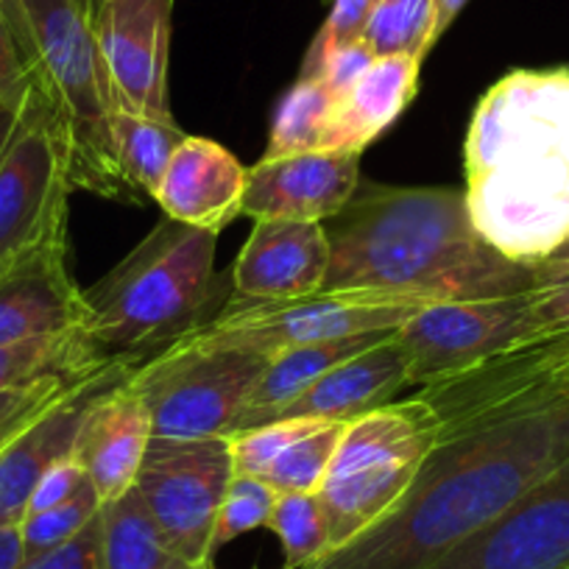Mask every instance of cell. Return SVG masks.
Listing matches in <instances>:
<instances>
[{
    "label": "cell",
    "mask_w": 569,
    "mask_h": 569,
    "mask_svg": "<svg viewBox=\"0 0 569 569\" xmlns=\"http://www.w3.org/2000/svg\"><path fill=\"white\" fill-rule=\"evenodd\" d=\"M129 369L134 366L109 363L92 371L90 377H81L3 447L0 452V528L23 522L31 491L40 483L46 469L73 452L76 433L92 399L112 382L123 380Z\"/></svg>",
    "instance_id": "obj_17"
},
{
    "label": "cell",
    "mask_w": 569,
    "mask_h": 569,
    "mask_svg": "<svg viewBox=\"0 0 569 569\" xmlns=\"http://www.w3.org/2000/svg\"><path fill=\"white\" fill-rule=\"evenodd\" d=\"M87 483H90V478H87L84 467H81V463L73 458V452H70V456H64L62 461H57L53 467L46 469L40 483L34 486V491H31L26 517H29V513H40V511H48V508L62 506V502H68L70 497L79 495Z\"/></svg>",
    "instance_id": "obj_37"
},
{
    "label": "cell",
    "mask_w": 569,
    "mask_h": 569,
    "mask_svg": "<svg viewBox=\"0 0 569 569\" xmlns=\"http://www.w3.org/2000/svg\"><path fill=\"white\" fill-rule=\"evenodd\" d=\"M26 561L23 539H20V525L0 528V569H20Z\"/></svg>",
    "instance_id": "obj_40"
},
{
    "label": "cell",
    "mask_w": 569,
    "mask_h": 569,
    "mask_svg": "<svg viewBox=\"0 0 569 569\" xmlns=\"http://www.w3.org/2000/svg\"><path fill=\"white\" fill-rule=\"evenodd\" d=\"M109 366L96 352L84 330L29 338L0 347V391L42 380H76Z\"/></svg>",
    "instance_id": "obj_26"
},
{
    "label": "cell",
    "mask_w": 569,
    "mask_h": 569,
    "mask_svg": "<svg viewBox=\"0 0 569 569\" xmlns=\"http://www.w3.org/2000/svg\"><path fill=\"white\" fill-rule=\"evenodd\" d=\"M103 569H216L179 556L131 486L123 497L101 506Z\"/></svg>",
    "instance_id": "obj_24"
},
{
    "label": "cell",
    "mask_w": 569,
    "mask_h": 569,
    "mask_svg": "<svg viewBox=\"0 0 569 569\" xmlns=\"http://www.w3.org/2000/svg\"><path fill=\"white\" fill-rule=\"evenodd\" d=\"M20 569H103L101 511L73 539L42 552V556L26 558Z\"/></svg>",
    "instance_id": "obj_35"
},
{
    "label": "cell",
    "mask_w": 569,
    "mask_h": 569,
    "mask_svg": "<svg viewBox=\"0 0 569 569\" xmlns=\"http://www.w3.org/2000/svg\"><path fill=\"white\" fill-rule=\"evenodd\" d=\"M430 569H569V461Z\"/></svg>",
    "instance_id": "obj_14"
},
{
    "label": "cell",
    "mask_w": 569,
    "mask_h": 569,
    "mask_svg": "<svg viewBox=\"0 0 569 569\" xmlns=\"http://www.w3.org/2000/svg\"><path fill=\"white\" fill-rule=\"evenodd\" d=\"M336 103L338 98L319 79H299L279 101L262 157L305 154V151L325 149V134Z\"/></svg>",
    "instance_id": "obj_27"
},
{
    "label": "cell",
    "mask_w": 569,
    "mask_h": 569,
    "mask_svg": "<svg viewBox=\"0 0 569 569\" xmlns=\"http://www.w3.org/2000/svg\"><path fill=\"white\" fill-rule=\"evenodd\" d=\"M184 137L188 134L179 129L173 114L149 118V114L114 109V160H118V171L123 177L131 201H140V196L154 199L168 171V162H171L173 151L182 146Z\"/></svg>",
    "instance_id": "obj_25"
},
{
    "label": "cell",
    "mask_w": 569,
    "mask_h": 569,
    "mask_svg": "<svg viewBox=\"0 0 569 569\" xmlns=\"http://www.w3.org/2000/svg\"><path fill=\"white\" fill-rule=\"evenodd\" d=\"M541 332L528 293L472 302H436L410 316L397 330L408 355L410 386H430L461 375L480 360Z\"/></svg>",
    "instance_id": "obj_12"
},
{
    "label": "cell",
    "mask_w": 569,
    "mask_h": 569,
    "mask_svg": "<svg viewBox=\"0 0 569 569\" xmlns=\"http://www.w3.org/2000/svg\"><path fill=\"white\" fill-rule=\"evenodd\" d=\"M393 332L397 330L366 332V336H349V338H336V341L308 343V347H293L273 355L266 375H262V380L257 382L254 393H251L246 408L238 413V419L232 421L227 436L243 433V430H251V427L268 425L279 410L288 408L297 397H302V393L308 391L321 375H327L332 366L343 363V360L352 358V355L366 352V349L386 341V338L393 336Z\"/></svg>",
    "instance_id": "obj_23"
},
{
    "label": "cell",
    "mask_w": 569,
    "mask_h": 569,
    "mask_svg": "<svg viewBox=\"0 0 569 569\" xmlns=\"http://www.w3.org/2000/svg\"><path fill=\"white\" fill-rule=\"evenodd\" d=\"M218 234L162 218L84 291V332L107 363L140 366L212 319Z\"/></svg>",
    "instance_id": "obj_4"
},
{
    "label": "cell",
    "mask_w": 569,
    "mask_h": 569,
    "mask_svg": "<svg viewBox=\"0 0 569 569\" xmlns=\"http://www.w3.org/2000/svg\"><path fill=\"white\" fill-rule=\"evenodd\" d=\"M126 377L92 399L73 445V458L84 467L101 502L118 500L134 486L154 439L149 408L131 391Z\"/></svg>",
    "instance_id": "obj_19"
},
{
    "label": "cell",
    "mask_w": 569,
    "mask_h": 569,
    "mask_svg": "<svg viewBox=\"0 0 569 569\" xmlns=\"http://www.w3.org/2000/svg\"><path fill=\"white\" fill-rule=\"evenodd\" d=\"M330 240L325 223L254 221L249 240L229 268L232 299L227 305H271L325 291Z\"/></svg>",
    "instance_id": "obj_15"
},
{
    "label": "cell",
    "mask_w": 569,
    "mask_h": 569,
    "mask_svg": "<svg viewBox=\"0 0 569 569\" xmlns=\"http://www.w3.org/2000/svg\"><path fill=\"white\" fill-rule=\"evenodd\" d=\"M569 391V332L536 336L480 360L461 375L419 388L441 419V439L463 427L522 410Z\"/></svg>",
    "instance_id": "obj_11"
},
{
    "label": "cell",
    "mask_w": 569,
    "mask_h": 569,
    "mask_svg": "<svg viewBox=\"0 0 569 569\" xmlns=\"http://www.w3.org/2000/svg\"><path fill=\"white\" fill-rule=\"evenodd\" d=\"M232 478L229 436L151 439L134 489L168 545L188 561L212 567V530Z\"/></svg>",
    "instance_id": "obj_10"
},
{
    "label": "cell",
    "mask_w": 569,
    "mask_h": 569,
    "mask_svg": "<svg viewBox=\"0 0 569 569\" xmlns=\"http://www.w3.org/2000/svg\"><path fill=\"white\" fill-rule=\"evenodd\" d=\"M347 425L349 421L305 419L302 427H299V433L273 458V463L266 469L262 480L277 495L319 491Z\"/></svg>",
    "instance_id": "obj_28"
},
{
    "label": "cell",
    "mask_w": 569,
    "mask_h": 569,
    "mask_svg": "<svg viewBox=\"0 0 569 569\" xmlns=\"http://www.w3.org/2000/svg\"><path fill=\"white\" fill-rule=\"evenodd\" d=\"M31 92H34V81H31L29 64L20 51L12 23L0 7V101L23 107Z\"/></svg>",
    "instance_id": "obj_36"
},
{
    "label": "cell",
    "mask_w": 569,
    "mask_h": 569,
    "mask_svg": "<svg viewBox=\"0 0 569 569\" xmlns=\"http://www.w3.org/2000/svg\"><path fill=\"white\" fill-rule=\"evenodd\" d=\"M268 528L282 545V569H305L330 550V528L316 491L279 495Z\"/></svg>",
    "instance_id": "obj_29"
},
{
    "label": "cell",
    "mask_w": 569,
    "mask_h": 569,
    "mask_svg": "<svg viewBox=\"0 0 569 569\" xmlns=\"http://www.w3.org/2000/svg\"><path fill=\"white\" fill-rule=\"evenodd\" d=\"M0 7H3V0H0Z\"/></svg>",
    "instance_id": "obj_44"
},
{
    "label": "cell",
    "mask_w": 569,
    "mask_h": 569,
    "mask_svg": "<svg viewBox=\"0 0 569 569\" xmlns=\"http://www.w3.org/2000/svg\"><path fill=\"white\" fill-rule=\"evenodd\" d=\"M70 190L59 123L34 90L0 157V271L48 240L68 234Z\"/></svg>",
    "instance_id": "obj_9"
},
{
    "label": "cell",
    "mask_w": 569,
    "mask_h": 569,
    "mask_svg": "<svg viewBox=\"0 0 569 569\" xmlns=\"http://www.w3.org/2000/svg\"><path fill=\"white\" fill-rule=\"evenodd\" d=\"M380 0H332L330 18L325 20L321 31L316 34L313 46L305 53V64L299 79H308L319 70V64L338 48H347L366 37L371 18H375Z\"/></svg>",
    "instance_id": "obj_34"
},
{
    "label": "cell",
    "mask_w": 569,
    "mask_h": 569,
    "mask_svg": "<svg viewBox=\"0 0 569 569\" xmlns=\"http://www.w3.org/2000/svg\"><path fill=\"white\" fill-rule=\"evenodd\" d=\"M87 302L68 266V234L0 271V347L84 330Z\"/></svg>",
    "instance_id": "obj_18"
},
{
    "label": "cell",
    "mask_w": 569,
    "mask_h": 569,
    "mask_svg": "<svg viewBox=\"0 0 569 569\" xmlns=\"http://www.w3.org/2000/svg\"><path fill=\"white\" fill-rule=\"evenodd\" d=\"M34 90L46 98L68 154L73 190L129 199L112 142L114 98L90 0H3Z\"/></svg>",
    "instance_id": "obj_5"
},
{
    "label": "cell",
    "mask_w": 569,
    "mask_h": 569,
    "mask_svg": "<svg viewBox=\"0 0 569 569\" xmlns=\"http://www.w3.org/2000/svg\"><path fill=\"white\" fill-rule=\"evenodd\" d=\"M79 380L81 377H76V380H42V382H34V386L0 391V430H3L9 421L18 419V416L31 413V410L42 408V405H48V402H53L57 397H62V393Z\"/></svg>",
    "instance_id": "obj_39"
},
{
    "label": "cell",
    "mask_w": 569,
    "mask_h": 569,
    "mask_svg": "<svg viewBox=\"0 0 569 569\" xmlns=\"http://www.w3.org/2000/svg\"><path fill=\"white\" fill-rule=\"evenodd\" d=\"M277 491L260 478L251 475H234L229 480V489L223 495L221 508H218L216 530H212V558L229 541L240 539L243 533H251L257 528H268L271 522L273 506H277Z\"/></svg>",
    "instance_id": "obj_31"
},
{
    "label": "cell",
    "mask_w": 569,
    "mask_h": 569,
    "mask_svg": "<svg viewBox=\"0 0 569 569\" xmlns=\"http://www.w3.org/2000/svg\"><path fill=\"white\" fill-rule=\"evenodd\" d=\"M528 299L541 332H569V240L536 262Z\"/></svg>",
    "instance_id": "obj_33"
},
{
    "label": "cell",
    "mask_w": 569,
    "mask_h": 569,
    "mask_svg": "<svg viewBox=\"0 0 569 569\" xmlns=\"http://www.w3.org/2000/svg\"><path fill=\"white\" fill-rule=\"evenodd\" d=\"M268 363V355L182 338L134 366L126 382L149 408L154 439L196 441L229 433Z\"/></svg>",
    "instance_id": "obj_7"
},
{
    "label": "cell",
    "mask_w": 569,
    "mask_h": 569,
    "mask_svg": "<svg viewBox=\"0 0 569 569\" xmlns=\"http://www.w3.org/2000/svg\"><path fill=\"white\" fill-rule=\"evenodd\" d=\"M360 188V154L305 151L262 157L246 173L243 216L262 221L325 223L352 201Z\"/></svg>",
    "instance_id": "obj_16"
},
{
    "label": "cell",
    "mask_w": 569,
    "mask_h": 569,
    "mask_svg": "<svg viewBox=\"0 0 569 569\" xmlns=\"http://www.w3.org/2000/svg\"><path fill=\"white\" fill-rule=\"evenodd\" d=\"M467 204L500 254L536 266L569 240V68L511 70L463 142Z\"/></svg>",
    "instance_id": "obj_3"
},
{
    "label": "cell",
    "mask_w": 569,
    "mask_h": 569,
    "mask_svg": "<svg viewBox=\"0 0 569 569\" xmlns=\"http://www.w3.org/2000/svg\"><path fill=\"white\" fill-rule=\"evenodd\" d=\"M23 107H26V103H23ZM23 107H12V103L0 101V157H3V151H7L9 140L14 137V131H18Z\"/></svg>",
    "instance_id": "obj_42"
},
{
    "label": "cell",
    "mask_w": 569,
    "mask_h": 569,
    "mask_svg": "<svg viewBox=\"0 0 569 569\" xmlns=\"http://www.w3.org/2000/svg\"><path fill=\"white\" fill-rule=\"evenodd\" d=\"M92 23L114 107L149 118L171 114L168 57L173 0H98Z\"/></svg>",
    "instance_id": "obj_13"
},
{
    "label": "cell",
    "mask_w": 569,
    "mask_h": 569,
    "mask_svg": "<svg viewBox=\"0 0 569 569\" xmlns=\"http://www.w3.org/2000/svg\"><path fill=\"white\" fill-rule=\"evenodd\" d=\"M410 386V366L397 332L321 375L302 397L279 410V419L352 421L397 399Z\"/></svg>",
    "instance_id": "obj_21"
},
{
    "label": "cell",
    "mask_w": 569,
    "mask_h": 569,
    "mask_svg": "<svg viewBox=\"0 0 569 569\" xmlns=\"http://www.w3.org/2000/svg\"><path fill=\"white\" fill-rule=\"evenodd\" d=\"M436 0H380L363 42L375 57H425L433 48Z\"/></svg>",
    "instance_id": "obj_30"
},
{
    "label": "cell",
    "mask_w": 569,
    "mask_h": 569,
    "mask_svg": "<svg viewBox=\"0 0 569 569\" xmlns=\"http://www.w3.org/2000/svg\"><path fill=\"white\" fill-rule=\"evenodd\" d=\"M325 291L380 293L419 302L506 299L533 288V266L500 254L475 227L458 188L360 182L325 221Z\"/></svg>",
    "instance_id": "obj_2"
},
{
    "label": "cell",
    "mask_w": 569,
    "mask_h": 569,
    "mask_svg": "<svg viewBox=\"0 0 569 569\" xmlns=\"http://www.w3.org/2000/svg\"><path fill=\"white\" fill-rule=\"evenodd\" d=\"M90 3H92V9H96V0H90Z\"/></svg>",
    "instance_id": "obj_43"
},
{
    "label": "cell",
    "mask_w": 569,
    "mask_h": 569,
    "mask_svg": "<svg viewBox=\"0 0 569 569\" xmlns=\"http://www.w3.org/2000/svg\"><path fill=\"white\" fill-rule=\"evenodd\" d=\"M469 0H436V18H433V46L441 40L447 29L452 26V20L463 12Z\"/></svg>",
    "instance_id": "obj_41"
},
{
    "label": "cell",
    "mask_w": 569,
    "mask_h": 569,
    "mask_svg": "<svg viewBox=\"0 0 569 569\" xmlns=\"http://www.w3.org/2000/svg\"><path fill=\"white\" fill-rule=\"evenodd\" d=\"M439 441L441 419L419 393L349 421L316 491L330 528V550L391 511Z\"/></svg>",
    "instance_id": "obj_6"
},
{
    "label": "cell",
    "mask_w": 569,
    "mask_h": 569,
    "mask_svg": "<svg viewBox=\"0 0 569 569\" xmlns=\"http://www.w3.org/2000/svg\"><path fill=\"white\" fill-rule=\"evenodd\" d=\"M375 59H377L375 51H371L363 40L352 42V46L332 51L330 57L319 64V70H316L313 76H308V79H319L332 96L341 98L347 96L349 87L366 73V68H369Z\"/></svg>",
    "instance_id": "obj_38"
},
{
    "label": "cell",
    "mask_w": 569,
    "mask_h": 569,
    "mask_svg": "<svg viewBox=\"0 0 569 569\" xmlns=\"http://www.w3.org/2000/svg\"><path fill=\"white\" fill-rule=\"evenodd\" d=\"M433 302L380 293H332L291 299L271 305H223L204 327L184 336L207 347L243 349V352L273 355L308 343L336 338L366 336V332L399 330L405 321ZM182 341V338H179Z\"/></svg>",
    "instance_id": "obj_8"
},
{
    "label": "cell",
    "mask_w": 569,
    "mask_h": 569,
    "mask_svg": "<svg viewBox=\"0 0 569 569\" xmlns=\"http://www.w3.org/2000/svg\"><path fill=\"white\" fill-rule=\"evenodd\" d=\"M101 506L103 502L98 497L96 486L87 483L79 495L70 497L62 506L48 508V511L40 513H29L20 522V539H23L26 558L42 556V552L73 539L76 533H81L98 517Z\"/></svg>",
    "instance_id": "obj_32"
},
{
    "label": "cell",
    "mask_w": 569,
    "mask_h": 569,
    "mask_svg": "<svg viewBox=\"0 0 569 569\" xmlns=\"http://www.w3.org/2000/svg\"><path fill=\"white\" fill-rule=\"evenodd\" d=\"M419 70L421 62L416 57H377L347 96L338 98L321 151L363 154L410 107L419 92Z\"/></svg>",
    "instance_id": "obj_22"
},
{
    "label": "cell",
    "mask_w": 569,
    "mask_h": 569,
    "mask_svg": "<svg viewBox=\"0 0 569 569\" xmlns=\"http://www.w3.org/2000/svg\"><path fill=\"white\" fill-rule=\"evenodd\" d=\"M569 461V391L445 436L375 525L305 569H430Z\"/></svg>",
    "instance_id": "obj_1"
},
{
    "label": "cell",
    "mask_w": 569,
    "mask_h": 569,
    "mask_svg": "<svg viewBox=\"0 0 569 569\" xmlns=\"http://www.w3.org/2000/svg\"><path fill=\"white\" fill-rule=\"evenodd\" d=\"M96 3H98V0H96Z\"/></svg>",
    "instance_id": "obj_45"
},
{
    "label": "cell",
    "mask_w": 569,
    "mask_h": 569,
    "mask_svg": "<svg viewBox=\"0 0 569 569\" xmlns=\"http://www.w3.org/2000/svg\"><path fill=\"white\" fill-rule=\"evenodd\" d=\"M246 173L249 168L240 166L221 142L188 134L173 151L154 201L173 221L221 234L243 216Z\"/></svg>",
    "instance_id": "obj_20"
}]
</instances>
